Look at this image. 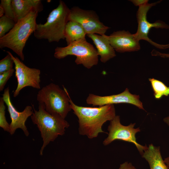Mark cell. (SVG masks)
<instances>
[{
  "instance_id": "7c38bea8",
  "label": "cell",
  "mask_w": 169,
  "mask_h": 169,
  "mask_svg": "<svg viewBox=\"0 0 169 169\" xmlns=\"http://www.w3.org/2000/svg\"><path fill=\"white\" fill-rule=\"evenodd\" d=\"M3 98L8 108L11 121L10 125V135L13 134L16 130L21 129L26 136H28L29 133L25 125V123L28 118L31 116L33 113V108L32 106L28 105L22 112H19L16 109L11 101L9 87L4 90L3 95Z\"/></svg>"
},
{
  "instance_id": "5bb4252c",
  "label": "cell",
  "mask_w": 169,
  "mask_h": 169,
  "mask_svg": "<svg viewBox=\"0 0 169 169\" xmlns=\"http://www.w3.org/2000/svg\"><path fill=\"white\" fill-rule=\"evenodd\" d=\"M86 35L93 41L101 62L105 63L116 56L115 51L110 45L107 35L96 34Z\"/></svg>"
},
{
  "instance_id": "4fadbf2b",
  "label": "cell",
  "mask_w": 169,
  "mask_h": 169,
  "mask_svg": "<svg viewBox=\"0 0 169 169\" xmlns=\"http://www.w3.org/2000/svg\"><path fill=\"white\" fill-rule=\"evenodd\" d=\"M107 37L115 51L119 53L137 51L141 46L134 34L128 31L120 30L113 32Z\"/></svg>"
},
{
  "instance_id": "7402d4cb",
  "label": "cell",
  "mask_w": 169,
  "mask_h": 169,
  "mask_svg": "<svg viewBox=\"0 0 169 169\" xmlns=\"http://www.w3.org/2000/svg\"><path fill=\"white\" fill-rule=\"evenodd\" d=\"M0 6H2L4 9V15L14 20L12 0H1Z\"/></svg>"
},
{
  "instance_id": "9a60e30c",
  "label": "cell",
  "mask_w": 169,
  "mask_h": 169,
  "mask_svg": "<svg viewBox=\"0 0 169 169\" xmlns=\"http://www.w3.org/2000/svg\"><path fill=\"white\" fill-rule=\"evenodd\" d=\"M14 20L16 23L25 17L32 11L38 10L41 12L43 6L40 0H12Z\"/></svg>"
},
{
  "instance_id": "603a6c76",
  "label": "cell",
  "mask_w": 169,
  "mask_h": 169,
  "mask_svg": "<svg viewBox=\"0 0 169 169\" xmlns=\"http://www.w3.org/2000/svg\"><path fill=\"white\" fill-rule=\"evenodd\" d=\"M15 71L13 68L9 70L0 74V91H3L7 82L13 75Z\"/></svg>"
},
{
  "instance_id": "d6986e66",
  "label": "cell",
  "mask_w": 169,
  "mask_h": 169,
  "mask_svg": "<svg viewBox=\"0 0 169 169\" xmlns=\"http://www.w3.org/2000/svg\"><path fill=\"white\" fill-rule=\"evenodd\" d=\"M16 23L14 20L5 15L0 18V38L3 37L8 32L15 26Z\"/></svg>"
},
{
  "instance_id": "ba28073f",
  "label": "cell",
  "mask_w": 169,
  "mask_h": 169,
  "mask_svg": "<svg viewBox=\"0 0 169 169\" xmlns=\"http://www.w3.org/2000/svg\"><path fill=\"white\" fill-rule=\"evenodd\" d=\"M161 1H159L151 3H148L139 7L136 14L138 28L136 33L134 34L139 41L145 40L157 48L160 49H165L169 48V44H157L153 42L148 37L149 31L152 28L169 29V25L162 21L158 20L151 23L147 19V14L149 9L152 7L160 3Z\"/></svg>"
},
{
  "instance_id": "8fae6325",
  "label": "cell",
  "mask_w": 169,
  "mask_h": 169,
  "mask_svg": "<svg viewBox=\"0 0 169 169\" xmlns=\"http://www.w3.org/2000/svg\"><path fill=\"white\" fill-rule=\"evenodd\" d=\"M86 102L88 105L99 106L108 105L128 103L145 110L142 103L140 100L139 95L131 93L128 88L120 94L108 96H100L90 94L87 98Z\"/></svg>"
},
{
  "instance_id": "cb8c5ba5",
  "label": "cell",
  "mask_w": 169,
  "mask_h": 169,
  "mask_svg": "<svg viewBox=\"0 0 169 169\" xmlns=\"http://www.w3.org/2000/svg\"><path fill=\"white\" fill-rule=\"evenodd\" d=\"M118 169H137L131 162H125L121 164Z\"/></svg>"
},
{
  "instance_id": "ac0fdd59",
  "label": "cell",
  "mask_w": 169,
  "mask_h": 169,
  "mask_svg": "<svg viewBox=\"0 0 169 169\" xmlns=\"http://www.w3.org/2000/svg\"><path fill=\"white\" fill-rule=\"evenodd\" d=\"M153 91L154 95L157 99H161L163 96L169 95V87L166 86L163 82L154 78H149Z\"/></svg>"
},
{
  "instance_id": "8992f818",
  "label": "cell",
  "mask_w": 169,
  "mask_h": 169,
  "mask_svg": "<svg viewBox=\"0 0 169 169\" xmlns=\"http://www.w3.org/2000/svg\"><path fill=\"white\" fill-rule=\"evenodd\" d=\"M70 55L76 57L75 62L77 64H82L88 69L97 65L98 62L96 49L85 38L74 42L65 47H57L54 53V57L58 59Z\"/></svg>"
},
{
  "instance_id": "4316f807",
  "label": "cell",
  "mask_w": 169,
  "mask_h": 169,
  "mask_svg": "<svg viewBox=\"0 0 169 169\" xmlns=\"http://www.w3.org/2000/svg\"><path fill=\"white\" fill-rule=\"evenodd\" d=\"M164 161L168 169H169V156L165 158Z\"/></svg>"
},
{
  "instance_id": "2e32d148",
  "label": "cell",
  "mask_w": 169,
  "mask_h": 169,
  "mask_svg": "<svg viewBox=\"0 0 169 169\" xmlns=\"http://www.w3.org/2000/svg\"><path fill=\"white\" fill-rule=\"evenodd\" d=\"M141 156L148 162L150 169H168L162 158L160 146L149 144Z\"/></svg>"
},
{
  "instance_id": "83f0119b",
  "label": "cell",
  "mask_w": 169,
  "mask_h": 169,
  "mask_svg": "<svg viewBox=\"0 0 169 169\" xmlns=\"http://www.w3.org/2000/svg\"><path fill=\"white\" fill-rule=\"evenodd\" d=\"M163 120L165 123L169 126V116L165 117L163 119Z\"/></svg>"
},
{
  "instance_id": "484cf974",
  "label": "cell",
  "mask_w": 169,
  "mask_h": 169,
  "mask_svg": "<svg viewBox=\"0 0 169 169\" xmlns=\"http://www.w3.org/2000/svg\"><path fill=\"white\" fill-rule=\"evenodd\" d=\"M134 5L136 6H140L148 3V0H131Z\"/></svg>"
},
{
  "instance_id": "d4e9b609",
  "label": "cell",
  "mask_w": 169,
  "mask_h": 169,
  "mask_svg": "<svg viewBox=\"0 0 169 169\" xmlns=\"http://www.w3.org/2000/svg\"><path fill=\"white\" fill-rule=\"evenodd\" d=\"M151 54L153 56H157L162 58H169V54L161 53L155 49L152 50L151 52Z\"/></svg>"
},
{
  "instance_id": "30bf717a",
  "label": "cell",
  "mask_w": 169,
  "mask_h": 169,
  "mask_svg": "<svg viewBox=\"0 0 169 169\" xmlns=\"http://www.w3.org/2000/svg\"><path fill=\"white\" fill-rule=\"evenodd\" d=\"M7 52L10 54L14 61L15 76L18 82L17 87L13 93V97H17L20 91L26 87L30 86L36 89H40V70L28 67L18 57L14 56L10 52L7 51Z\"/></svg>"
},
{
  "instance_id": "277c9868",
  "label": "cell",
  "mask_w": 169,
  "mask_h": 169,
  "mask_svg": "<svg viewBox=\"0 0 169 169\" xmlns=\"http://www.w3.org/2000/svg\"><path fill=\"white\" fill-rule=\"evenodd\" d=\"M70 10L64 1L60 0L57 7L49 13L46 22L37 24L34 37L38 39H47L49 43L65 39Z\"/></svg>"
},
{
  "instance_id": "e0dca14e",
  "label": "cell",
  "mask_w": 169,
  "mask_h": 169,
  "mask_svg": "<svg viewBox=\"0 0 169 169\" xmlns=\"http://www.w3.org/2000/svg\"><path fill=\"white\" fill-rule=\"evenodd\" d=\"M86 34L81 26L78 23L69 21L65 31V39L67 45L77 41L85 38Z\"/></svg>"
},
{
  "instance_id": "6da1fadb",
  "label": "cell",
  "mask_w": 169,
  "mask_h": 169,
  "mask_svg": "<svg viewBox=\"0 0 169 169\" xmlns=\"http://www.w3.org/2000/svg\"><path fill=\"white\" fill-rule=\"evenodd\" d=\"M69 101L71 109L78 119L79 134L89 139L97 137L100 133H105L102 129L103 125L116 115L114 105L97 107L79 106L75 104L70 97Z\"/></svg>"
},
{
  "instance_id": "3957f363",
  "label": "cell",
  "mask_w": 169,
  "mask_h": 169,
  "mask_svg": "<svg viewBox=\"0 0 169 169\" xmlns=\"http://www.w3.org/2000/svg\"><path fill=\"white\" fill-rule=\"evenodd\" d=\"M40 12L38 10H33L18 20L12 29L0 38V48L11 49L23 61V49L29 37L36 29V18Z\"/></svg>"
},
{
  "instance_id": "44dd1931",
  "label": "cell",
  "mask_w": 169,
  "mask_h": 169,
  "mask_svg": "<svg viewBox=\"0 0 169 169\" xmlns=\"http://www.w3.org/2000/svg\"><path fill=\"white\" fill-rule=\"evenodd\" d=\"M0 61V74L13 69L14 61L9 53Z\"/></svg>"
},
{
  "instance_id": "52a82bcc",
  "label": "cell",
  "mask_w": 169,
  "mask_h": 169,
  "mask_svg": "<svg viewBox=\"0 0 169 169\" xmlns=\"http://www.w3.org/2000/svg\"><path fill=\"white\" fill-rule=\"evenodd\" d=\"M136 123H131L128 125H122L120 121V116L116 115L111 121L108 127L109 131L108 136L104 140L103 143L107 146L113 141L121 140L134 144L141 155L148 146L142 145L136 141V134L141 131L139 127L135 128Z\"/></svg>"
},
{
  "instance_id": "7a4b0ae2",
  "label": "cell",
  "mask_w": 169,
  "mask_h": 169,
  "mask_svg": "<svg viewBox=\"0 0 169 169\" xmlns=\"http://www.w3.org/2000/svg\"><path fill=\"white\" fill-rule=\"evenodd\" d=\"M32 106L34 112L31 118L33 124L37 125L40 132L43 144L40 151V155H42L45 148L58 136L64 135L66 128L69 125L61 116L47 112L43 103L38 102V110L34 109L33 105Z\"/></svg>"
},
{
  "instance_id": "9c48e42d",
  "label": "cell",
  "mask_w": 169,
  "mask_h": 169,
  "mask_svg": "<svg viewBox=\"0 0 169 169\" xmlns=\"http://www.w3.org/2000/svg\"><path fill=\"white\" fill-rule=\"evenodd\" d=\"M69 21L76 22L80 24L87 34H105L110 28L100 20L96 13L92 10L82 9L77 6L71 8L68 17Z\"/></svg>"
},
{
  "instance_id": "ffe728a7",
  "label": "cell",
  "mask_w": 169,
  "mask_h": 169,
  "mask_svg": "<svg viewBox=\"0 0 169 169\" xmlns=\"http://www.w3.org/2000/svg\"><path fill=\"white\" fill-rule=\"evenodd\" d=\"M3 97L0 98V127L5 131L9 133L10 125L6 120L5 114L6 107Z\"/></svg>"
},
{
  "instance_id": "f1b7e54d",
  "label": "cell",
  "mask_w": 169,
  "mask_h": 169,
  "mask_svg": "<svg viewBox=\"0 0 169 169\" xmlns=\"http://www.w3.org/2000/svg\"><path fill=\"white\" fill-rule=\"evenodd\" d=\"M4 12L3 7L0 6V17H1L4 15Z\"/></svg>"
},
{
  "instance_id": "5b68a950",
  "label": "cell",
  "mask_w": 169,
  "mask_h": 169,
  "mask_svg": "<svg viewBox=\"0 0 169 169\" xmlns=\"http://www.w3.org/2000/svg\"><path fill=\"white\" fill-rule=\"evenodd\" d=\"M61 89L58 85L51 83L38 91L37 100L44 105L47 112L65 119L72 109L70 96L67 89L64 86Z\"/></svg>"
}]
</instances>
